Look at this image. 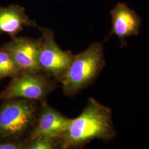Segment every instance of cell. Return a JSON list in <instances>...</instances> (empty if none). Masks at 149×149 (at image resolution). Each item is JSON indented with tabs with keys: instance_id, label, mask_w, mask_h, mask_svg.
Listing matches in <instances>:
<instances>
[{
	"instance_id": "7a4b0ae2",
	"label": "cell",
	"mask_w": 149,
	"mask_h": 149,
	"mask_svg": "<svg viewBox=\"0 0 149 149\" xmlns=\"http://www.w3.org/2000/svg\"><path fill=\"white\" fill-rule=\"evenodd\" d=\"M105 66L102 43H93L85 51L74 55L61 81L64 93L74 96L92 85Z\"/></svg>"
},
{
	"instance_id": "3957f363",
	"label": "cell",
	"mask_w": 149,
	"mask_h": 149,
	"mask_svg": "<svg viewBox=\"0 0 149 149\" xmlns=\"http://www.w3.org/2000/svg\"><path fill=\"white\" fill-rule=\"evenodd\" d=\"M39 107L37 102L27 99L5 100L0 106V141L27 140L37 121Z\"/></svg>"
},
{
	"instance_id": "ba28073f",
	"label": "cell",
	"mask_w": 149,
	"mask_h": 149,
	"mask_svg": "<svg viewBox=\"0 0 149 149\" xmlns=\"http://www.w3.org/2000/svg\"><path fill=\"white\" fill-rule=\"evenodd\" d=\"M112 18V29L108 39L114 35L121 41L122 47L125 45V39L138 36L141 25V18L125 3L119 2L110 12Z\"/></svg>"
},
{
	"instance_id": "5b68a950",
	"label": "cell",
	"mask_w": 149,
	"mask_h": 149,
	"mask_svg": "<svg viewBox=\"0 0 149 149\" xmlns=\"http://www.w3.org/2000/svg\"><path fill=\"white\" fill-rule=\"evenodd\" d=\"M38 28L41 33L39 59L41 72L61 82L74 55L71 51L64 50L59 47L52 30L43 27Z\"/></svg>"
},
{
	"instance_id": "8fae6325",
	"label": "cell",
	"mask_w": 149,
	"mask_h": 149,
	"mask_svg": "<svg viewBox=\"0 0 149 149\" xmlns=\"http://www.w3.org/2000/svg\"><path fill=\"white\" fill-rule=\"evenodd\" d=\"M61 149L59 137L42 136L28 140V149Z\"/></svg>"
},
{
	"instance_id": "8992f818",
	"label": "cell",
	"mask_w": 149,
	"mask_h": 149,
	"mask_svg": "<svg viewBox=\"0 0 149 149\" xmlns=\"http://www.w3.org/2000/svg\"><path fill=\"white\" fill-rule=\"evenodd\" d=\"M2 47L10 54L21 72H41L39 61L40 39L16 37Z\"/></svg>"
},
{
	"instance_id": "52a82bcc",
	"label": "cell",
	"mask_w": 149,
	"mask_h": 149,
	"mask_svg": "<svg viewBox=\"0 0 149 149\" xmlns=\"http://www.w3.org/2000/svg\"><path fill=\"white\" fill-rule=\"evenodd\" d=\"M71 119L48 105L40 104L36 123L28 138V141L42 136L59 137L68 129Z\"/></svg>"
},
{
	"instance_id": "277c9868",
	"label": "cell",
	"mask_w": 149,
	"mask_h": 149,
	"mask_svg": "<svg viewBox=\"0 0 149 149\" xmlns=\"http://www.w3.org/2000/svg\"><path fill=\"white\" fill-rule=\"evenodd\" d=\"M55 81L42 72H20L11 78L5 89L0 92V99L23 98L42 104L47 102L49 95L55 90Z\"/></svg>"
},
{
	"instance_id": "6da1fadb",
	"label": "cell",
	"mask_w": 149,
	"mask_h": 149,
	"mask_svg": "<svg viewBox=\"0 0 149 149\" xmlns=\"http://www.w3.org/2000/svg\"><path fill=\"white\" fill-rule=\"evenodd\" d=\"M112 118L110 108L91 97L81 113L71 119L69 127L59 136L61 149H81L95 139L111 141L117 135Z\"/></svg>"
},
{
	"instance_id": "9c48e42d",
	"label": "cell",
	"mask_w": 149,
	"mask_h": 149,
	"mask_svg": "<svg viewBox=\"0 0 149 149\" xmlns=\"http://www.w3.org/2000/svg\"><path fill=\"white\" fill-rule=\"evenodd\" d=\"M24 27L38 26L29 19L23 7L15 5L0 7V35L7 34L12 39L17 37Z\"/></svg>"
},
{
	"instance_id": "7c38bea8",
	"label": "cell",
	"mask_w": 149,
	"mask_h": 149,
	"mask_svg": "<svg viewBox=\"0 0 149 149\" xmlns=\"http://www.w3.org/2000/svg\"><path fill=\"white\" fill-rule=\"evenodd\" d=\"M27 140H10L0 141V149H28Z\"/></svg>"
},
{
	"instance_id": "30bf717a",
	"label": "cell",
	"mask_w": 149,
	"mask_h": 149,
	"mask_svg": "<svg viewBox=\"0 0 149 149\" xmlns=\"http://www.w3.org/2000/svg\"><path fill=\"white\" fill-rule=\"evenodd\" d=\"M20 72L10 54L0 47V81L6 77L12 78Z\"/></svg>"
}]
</instances>
